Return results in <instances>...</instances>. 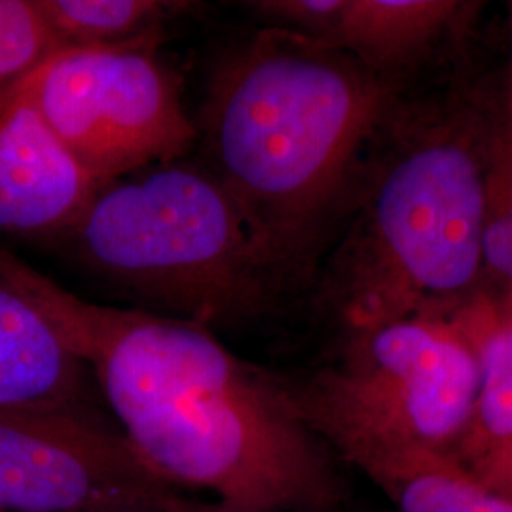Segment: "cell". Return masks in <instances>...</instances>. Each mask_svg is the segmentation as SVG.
<instances>
[{
  "instance_id": "5b68a950",
  "label": "cell",
  "mask_w": 512,
  "mask_h": 512,
  "mask_svg": "<svg viewBox=\"0 0 512 512\" xmlns=\"http://www.w3.org/2000/svg\"><path fill=\"white\" fill-rule=\"evenodd\" d=\"M279 384L298 420L370 476L421 459L456 461L480 366L454 315H414L349 330L332 363Z\"/></svg>"
},
{
  "instance_id": "9a60e30c",
  "label": "cell",
  "mask_w": 512,
  "mask_h": 512,
  "mask_svg": "<svg viewBox=\"0 0 512 512\" xmlns=\"http://www.w3.org/2000/svg\"><path fill=\"white\" fill-rule=\"evenodd\" d=\"M57 50L35 0H0V88L33 73Z\"/></svg>"
},
{
  "instance_id": "9c48e42d",
  "label": "cell",
  "mask_w": 512,
  "mask_h": 512,
  "mask_svg": "<svg viewBox=\"0 0 512 512\" xmlns=\"http://www.w3.org/2000/svg\"><path fill=\"white\" fill-rule=\"evenodd\" d=\"M270 27L293 31L385 74L427 54L463 8L452 0H260Z\"/></svg>"
},
{
  "instance_id": "e0dca14e",
  "label": "cell",
  "mask_w": 512,
  "mask_h": 512,
  "mask_svg": "<svg viewBox=\"0 0 512 512\" xmlns=\"http://www.w3.org/2000/svg\"><path fill=\"white\" fill-rule=\"evenodd\" d=\"M173 512H279L270 511V509H258V507H249V505H241L234 501H226V499H215V501H198V499H188L181 497L175 505Z\"/></svg>"
},
{
  "instance_id": "7c38bea8",
  "label": "cell",
  "mask_w": 512,
  "mask_h": 512,
  "mask_svg": "<svg viewBox=\"0 0 512 512\" xmlns=\"http://www.w3.org/2000/svg\"><path fill=\"white\" fill-rule=\"evenodd\" d=\"M59 48L122 46L164 37L162 27L194 4L167 0H35Z\"/></svg>"
},
{
  "instance_id": "8992f818",
  "label": "cell",
  "mask_w": 512,
  "mask_h": 512,
  "mask_svg": "<svg viewBox=\"0 0 512 512\" xmlns=\"http://www.w3.org/2000/svg\"><path fill=\"white\" fill-rule=\"evenodd\" d=\"M162 37L59 48L19 80L48 126L99 183L183 160L198 141Z\"/></svg>"
},
{
  "instance_id": "277c9868",
  "label": "cell",
  "mask_w": 512,
  "mask_h": 512,
  "mask_svg": "<svg viewBox=\"0 0 512 512\" xmlns=\"http://www.w3.org/2000/svg\"><path fill=\"white\" fill-rule=\"evenodd\" d=\"M492 126L433 120L389 154L334 279L349 330L452 315L467 304L484 274Z\"/></svg>"
},
{
  "instance_id": "8fae6325",
  "label": "cell",
  "mask_w": 512,
  "mask_h": 512,
  "mask_svg": "<svg viewBox=\"0 0 512 512\" xmlns=\"http://www.w3.org/2000/svg\"><path fill=\"white\" fill-rule=\"evenodd\" d=\"M88 372L54 323L0 275V410L82 406Z\"/></svg>"
},
{
  "instance_id": "3957f363",
  "label": "cell",
  "mask_w": 512,
  "mask_h": 512,
  "mask_svg": "<svg viewBox=\"0 0 512 512\" xmlns=\"http://www.w3.org/2000/svg\"><path fill=\"white\" fill-rule=\"evenodd\" d=\"M63 241L139 310L205 329L266 310L279 270L224 184L181 160L103 184Z\"/></svg>"
},
{
  "instance_id": "2e32d148",
  "label": "cell",
  "mask_w": 512,
  "mask_h": 512,
  "mask_svg": "<svg viewBox=\"0 0 512 512\" xmlns=\"http://www.w3.org/2000/svg\"><path fill=\"white\" fill-rule=\"evenodd\" d=\"M181 497H183L181 492H177V494L156 497V499L114 503V505H105V507H97V509H88V511L82 512H173L177 501Z\"/></svg>"
},
{
  "instance_id": "6da1fadb",
  "label": "cell",
  "mask_w": 512,
  "mask_h": 512,
  "mask_svg": "<svg viewBox=\"0 0 512 512\" xmlns=\"http://www.w3.org/2000/svg\"><path fill=\"white\" fill-rule=\"evenodd\" d=\"M0 275L86 365L133 450L177 488L279 512H338L346 490L323 440L277 378L213 330L139 308L86 302L0 241Z\"/></svg>"
},
{
  "instance_id": "5bb4252c",
  "label": "cell",
  "mask_w": 512,
  "mask_h": 512,
  "mask_svg": "<svg viewBox=\"0 0 512 512\" xmlns=\"http://www.w3.org/2000/svg\"><path fill=\"white\" fill-rule=\"evenodd\" d=\"M484 274L501 289L495 300L512 304V82L488 148Z\"/></svg>"
},
{
  "instance_id": "30bf717a",
  "label": "cell",
  "mask_w": 512,
  "mask_h": 512,
  "mask_svg": "<svg viewBox=\"0 0 512 512\" xmlns=\"http://www.w3.org/2000/svg\"><path fill=\"white\" fill-rule=\"evenodd\" d=\"M476 349L480 384L459 442V467L486 490L512 499V304L471 298L452 313Z\"/></svg>"
},
{
  "instance_id": "4fadbf2b",
  "label": "cell",
  "mask_w": 512,
  "mask_h": 512,
  "mask_svg": "<svg viewBox=\"0 0 512 512\" xmlns=\"http://www.w3.org/2000/svg\"><path fill=\"white\" fill-rule=\"evenodd\" d=\"M368 478L397 512H512V499L480 486L454 459H421Z\"/></svg>"
},
{
  "instance_id": "ba28073f",
  "label": "cell",
  "mask_w": 512,
  "mask_h": 512,
  "mask_svg": "<svg viewBox=\"0 0 512 512\" xmlns=\"http://www.w3.org/2000/svg\"><path fill=\"white\" fill-rule=\"evenodd\" d=\"M101 186L19 82L0 88V236L65 239Z\"/></svg>"
},
{
  "instance_id": "7a4b0ae2",
  "label": "cell",
  "mask_w": 512,
  "mask_h": 512,
  "mask_svg": "<svg viewBox=\"0 0 512 512\" xmlns=\"http://www.w3.org/2000/svg\"><path fill=\"white\" fill-rule=\"evenodd\" d=\"M391 101L384 74L279 27L220 61L198 128L205 167L279 268L306 247Z\"/></svg>"
},
{
  "instance_id": "52a82bcc",
  "label": "cell",
  "mask_w": 512,
  "mask_h": 512,
  "mask_svg": "<svg viewBox=\"0 0 512 512\" xmlns=\"http://www.w3.org/2000/svg\"><path fill=\"white\" fill-rule=\"evenodd\" d=\"M179 490L86 404L0 410V512H82Z\"/></svg>"
}]
</instances>
